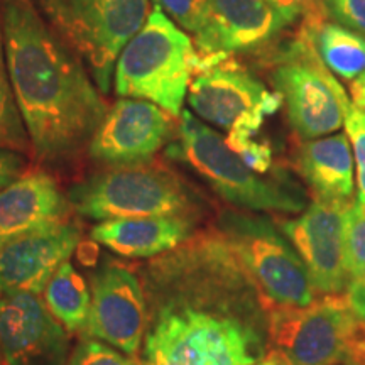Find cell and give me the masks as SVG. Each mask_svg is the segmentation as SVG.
I'll use <instances>...</instances> for the list:
<instances>
[{"instance_id":"1","label":"cell","mask_w":365,"mask_h":365,"mask_svg":"<svg viewBox=\"0 0 365 365\" xmlns=\"http://www.w3.org/2000/svg\"><path fill=\"white\" fill-rule=\"evenodd\" d=\"M137 272L148 303L139 365H250L267 355V303L215 227Z\"/></svg>"},{"instance_id":"2","label":"cell","mask_w":365,"mask_h":365,"mask_svg":"<svg viewBox=\"0 0 365 365\" xmlns=\"http://www.w3.org/2000/svg\"><path fill=\"white\" fill-rule=\"evenodd\" d=\"M0 12L9 78L31 149L46 164L70 163L108 112L102 95L33 0H0Z\"/></svg>"},{"instance_id":"3","label":"cell","mask_w":365,"mask_h":365,"mask_svg":"<svg viewBox=\"0 0 365 365\" xmlns=\"http://www.w3.org/2000/svg\"><path fill=\"white\" fill-rule=\"evenodd\" d=\"M175 137L166 156L185 163L227 203L267 213H301L308 207L307 196L287 176L255 173L217 130L188 108H182Z\"/></svg>"},{"instance_id":"4","label":"cell","mask_w":365,"mask_h":365,"mask_svg":"<svg viewBox=\"0 0 365 365\" xmlns=\"http://www.w3.org/2000/svg\"><path fill=\"white\" fill-rule=\"evenodd\" d=\"M202 54L180 26L158 6L115 63V91L124 98H140L181 117L191 80Z\"/></svg>"},{"instance_id":"5","label":"cell","mask_w":365,"mask_h":365,"mask_svg":"<svg viewBox=\"0 0 365 365\" xmlns=\"http://www.w3.org/2000/svg\"><path fill=\"white\" fill-rule=\"evenodd\" d=\"M71 208L90 220L130 217H195L205 207L200 195L170 168L156 163L112 168L68 191Z\"/></svg>"},{"instance_id":"6","label":"cell","mask_w":365,"mask_h":365,"mask_svg":"<svg viewBox=\"0 0 365 365\" xmlns=\"http://www.w3.org/2000/svg\"><path fill=\"white\" fill-rule=\"evenodd\" d=\"M271 308H303L318 298L299 254L271 218L249 210L220 212L215 225Z\"/></svg>"},{"instance_id":"7","label":"cell","mask_w":365,"mask_h":365,"mask_svg":"<svg viewBox=\"0 0 365 365\" xmlns=\"http://www.w3.org/2000/svg\"><path fill=\"white\" fill-rule=\"evenodd\" d=\"M269 350L286 365H365V322L345 294L269 309Z\"/></svg>"},{"instance_id":"8","label":"cell","mask_w":365,"mask_h":365,"mask_svg":"<svg viewBox=\"0 0 365 365\" xmlns=\"http://www.w3.org/2000/svg\"><path fill=\"white\" fill-rule=\"evenodd\" d=\"M48 26L88 65L98 90L110 88L125 44L149 17V0H33Z\"/></svg>"},{"instance_id":"9","label":"cell","mask_w":365,"mask_h":365,"mask_svg":"<svg viewBox=\"0 0 365 365\" xmlns=\"http://www.w3.org/2000/svg\"><path fill=\"white\" fill-rule=\"evenodd\" d=\"M272 83L286 105L287 120L301 140L339 132L349 95L323 65L312 41L299 33L272 71Z\"/></svg>"},{"instance_id":"10","label":"cell","mask_w":365,"mask_h":365,"mask_svg":"<svg viewBox=\"0 0 365 365\" xmlns=\"http://www.w3.org/2000/svg\"><path fill=\"white\" fill-rule=\"evenodd\" d=\"M90 289V317L81 335L137 357L148 325V303L139 272L115 259H105L91 272Z\"/></svg>"},{"instance_id":"11","label":"cell","mask_w":365,"mask_h":365,"mask_svg":"<svg viewBox=\"0 0 365 365\" xmlns=\"http://www.w3.org/2000/svg\"><path fill=\"white\" fill-rule=\"evenodd\" d=\"M188 103L202 120L230 130L250 115H272L282 98L228 56H202L191 80Z\"/></svg>"},{"instance_id":"12","label":"cell","mask_w":365,"mask_h":365,"mask_svg":"<svg viewBox=\"0 0 365 365\" xmlns=\"http://www.w3.org/2000/svg\"><path fill=\"white\" fill-rule=\"evenodd\" d=\"M175 115L140 98H122L105 113L91 137L88 154L108 168L137 166L153 158L176 135Z\"/></svg>"},{"instance_id":"13","label":"cell","mask_w":365,"mask_h":365,"mask_svg":"<svg viewBox=\"0 0 365 365\" xmlns=\"http://www.w3.org/2000/svg\"><path fill=\"white\" fill-rule=\"evenodd\" d=\"M349 207L313 200L296 218L277 223L307 266L318 296L345 294L352 281L345 259V212Z\"/></svg>"},{"instance_id":"14","label":"cell","mask_w":365,"mask_h":365,"mask_svg":"<svg viewBox=\"0 0 365 365\" xmlns=\"http://www.w3.org/2000/svg\"><path fill=\"white\" fill-rule=\"evenodd\" d=\"M68 333L38 294L0 293L4 365H68Z\"/></svg>"},{"instance_id":"15","label":"cell","mask_w":365,"mask_h":365,"mask_svg":"<svg viewBox=\"0 0 365 365\" xmlns=\"http://www.w3.org/2000/svg\"><path fill=\"white\" fill-rule=\"evenodd\" d=\"M81 242V223L66 220L17 237L0 247V293L41 296Z\"/></svg>"},{"instance_id":"16","label":"cell","mask_w":365,"mask_h":365,"mask_svg":"<svg viewBox=\"0 0 365 365\" xmlns=\"http://www.w3.org/2000/svg\"><path fill=\"white\" fill-rule=\"evenodd\" d=\"M287 24L267 0H208L205 29L195 38L202 56L261 49Z\"/></svg>"},{"instance_id":"17","label":"cell","mask_w":365,"mask_h":365,"mask_svg":"<svg viewBox=\"0 0 365 365\" xmlns=\"http://www.w3.org/2000/svg\"><path fill=\"white\" fill-rule=\"evenodd\" d=\"M71 203L49 173H24L0 191V247L17 237L70 220Z\"/></svg>"},{"instance_id":"18","label":"cell","mask_w":365,"mask_h":365,"mask_svg":"<svg viewBox=\"0 0 365 365\" xmlns=\"http://www.w3.org/2000/svg\"><path fill=\"white\" fill-rule=\"evenodd\" d=\"M195 217H130L103 220L91 228V239L127 259H149L180 247L196 232Z\"/></svg>"},{"instance_id":"19","label":"cell","mask_w":365,"mask_h":365,"mask_svg":"<svg viewBox=\"0 0 365 365\" xmlns=\"http://www.w3.org/2000/svg\"><path fill=\"white\" fill-rule=\"evenodd\" d=\"M294 168L312 190L313 200L352 205L355 200V159L346 134L303 140L294 156Z\"/></svg>"},{"instance_id":"20","label":"cell","mask_w":365,"mask_h":365,"mask_svg":"<svg viewBox=\"0 0 365 365\" xmlns=\"http://www.w3.org/2000/svg\"><path fill=\"white\" fill-rule=\"evenodd\" d=\"M301 34L312 41L323 65L335 76L352 83L365 71V36L331 21L312 31L301 29Z\"/></svg>"},{"instance_id":"21","label":"cell","mask_w":365,"mask_h":365,"mask_svg":"<svg viewBox=\"0 0 365 365\" xmlns=\"http://www.w3.org/2000/svg\"><path fill=\"white\" fill-rule=\"evenodd\" d=\"M43 301L70 333H83L88 323L91 289L70 261L59 266L44 287Z\"/></svg>"},{"instance_id":"22","label":"cell","mask_w":365,"mask_h":365,"mask_svg":"<svg viewBox=\"0 0 365 365\" xmlns=\"http://www.w3.org/2000/svg\"><path fill=\"white\" fill-rule=\"evenodd\" d=\"M0 148L27 153L31 140L27 135L24 120L14 97L11 78H9L6 48H4L2 12H0Z\"/></svg>"},{"instance_id":"23","label":"cell","mask_w":365,"mask_h":365,"mask_svg":"<svg viewBox=\"0 0 365 365\" xmlns=\"http://www.w3.org/2000/svg\"><path fill=\"white\" fill-rule=\"evenodd\" d=\"M261 127L252 122H240L228 130L227 144L235 150L249 168L259 175H267L272 170V149L261 137Z\"/></svg>"},{"instance_id":"24","label":"cell","mask_w":365,"mask_h":365,"mask_svg":"<svg viewBox=\"0 0 365 365\" xmlns=\"http://www.w3.org/2000/svg\"><path fill=\"white\" fill-rule=\"evenodd\" d=\"M345 259L352 279L365 277V205L359 200L345 212Z\"/></svg>"},{"instance_id":"25","label":"cell","mask_w":365,"mask_h":365,"mask_svg":"<svg viewBox=\"0 0 365 365\" xmlns=\"http://www.w3.org/2000/svg\"><path fill=\"white\" fill-rule=\"evenodd\" d=\"M68 365H139V360L102 340L81 335L71 350Z\"/></svg>"},{"instance_id":"26","label":"cell","mask_w":365,"mask_h":365,"mask_svg":"<svg viewBox=\"0 0 365 365\" xmlns=\"http://www.w3.org/2000/svg\"><path fill=\"white\" fill-rule=\"evenodd\" d=\"M154 4L193 38L207 26L208 0H154Z\"/></svg>"},{"instance_id":"27","label":"cell","mask_w":365,"mask_h":365,"mask_svg":"<svg viewBox=\"0 0 365 365\" xmlns=\"http://www.w3.org/2000/svg\"><path fill=\"white\" fill-rule=\"evenodd\" d=\"M287 26L303 21V31H312L328 21L325 0H267Z\"/></svg>"},{"instance_id":"28","label":"cell","mask_w":365,"mask_h":365,"mask_svg":"<svg viewBox=\"0 0 365 365\" xmlns=\"http://www.w3.org/2000/svg\"><path fill=\"white\" fill-rule=\"evenodd\" d=\"M344 125L354 150L355 168L365 170V110L359 108L352 100L344 105Z\"/></svg>"},{"instance_id":"29","label":"cell","mask_w":365,"mask_h":365,"mask_svg":"<svg viewBox=\"0 0 365 365\" xmlns=\"http://www.w3.org/2000/svg\"><path fill=\"white\" fill-rule=\"evenodd\" d=\"M328 19L365 36V0H325Z\"/></svg>"},{"instance_id":"30","label":"cell","mask_w":365,"mask_h":365,"mask_svg":"<svg viewBox=\"0 0 365 365\" xmlns=\"http://www.w3.org/2000/svg\"><path fill=\"white\" fill-rule=\"evenodd\" d=\"M27 170V159L22 153L0 148V191L21 178Z\"/></svg>"},{"instance_id":"31","label":"cell","mask_w":365,"mask_h":365,"mask_svg":"<svg viewBox=\"0 0 365 365\" xmlns=\"http://www.w3.org/2000/svg\"><path fill=\"white\" fill-rule=\"evenodd\" d=\"M345 296L354 312L365 322V277H357V279L350 281Z\"/></svg>"},{"instance_id":"32","label":"cell","mask_w":365,"mask_h":365,"mask_svg":"<svg viewBox=\"0 0 365 365\" xmlns=\"http://www.w3.org/2000/svg\"><path fill=\"white\" fill-rule=\"evenodd\" d=\"M350 100L365 110V71L350 83Z\"/></svg>"},{"instance_id":"33","label":"cell","mask_w":365,"mask_h":365,"mask_svg":"<svg viewBox=\"0 0 365 365\" xmlns=\"http://www.w3.org/2000/svg\"><path fill=\"white\" fill-rule=\"evenodd\" d=\"M250 365H286L284 360L279 354L272 352V350H269L267 355H264L261 360H257V362L250 364Z\"/></svg>"},{"instance_id":"34","label":"cell","mask_w":365,"mask_h":365,"mask_svg":"<svg viewBox=\"0 0 365 365\" xmlns=\"http://www.w3.org/2000/svg\"><path fill=\"white\" fill-rule=\"evenodd\" d=\"M0 365H4V359H2V352H0Z\"/></svg>"}]
</instances>
